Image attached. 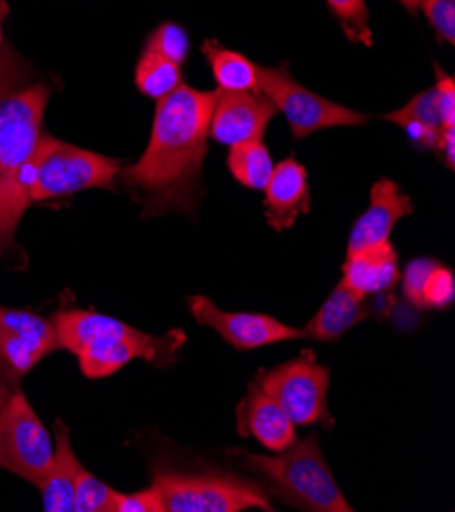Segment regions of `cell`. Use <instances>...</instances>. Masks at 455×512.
<instances>
[{
    "label": "cell",
    "mask_w": 455,
    "mask_h": 512,
    "mask_svg": "<svg viewBox=\"0 0 455 512\" xmlns=\"http://www.w3.org/2000/svg\"><path fill=\"white\" fill-rule=\"evenodd\" d=\"M215 100L217 90L202 92L184 82L158 100L145 153L137 164L121 168L145 215L196 211Z\"/></svg>",
    "instance_id": "obj_1"
},
{
    "label": "cell",
    "mask_w": 455,
    "mask_h": 512,
    "mask_svg": "<svg viewBox=\"0 0 455 512\" xmlns=\"http://www.w3.org/2000/svg\"><path fill=\"white\" fill-rule=\"evenodd\" d=\"M49 86L13 49L0 51V247L13 245L29 209L31 162L41 137Z\"/></svg>",
    "instance_id": "obj_2"
},
{
    "label": "cell",
    "mask_w": 455,
    "mask_h": 512,
    "mask_svg": "<svg viewBox=\"0 0 455 512\" xmlns=\"http://www.w3.org/2000/svg\"><path fill=\"white\" fill-rule=\"evenodd\" d=\"M52 321L60 349L78 357L82 374L90 380L109 378L137 357L151 364H170L178 345L92 311H60Z\"/></svg>",
    "instance_id": "obj_3"
},
{
    "label": "cell",
    "mask_w": 455,
    "mask_h": 512,
    "mask_svg": "<svg viewBox=\"0 0 455 512\" xmlns=\"http://www.w3.org/2000/svg\"><path fill=\"white\" fill-rule=\"evenodd\" d=\"M245 470L264 478L270 490L286 504L313 512H351V504L341 494L317 435L294 441L276 457L239 453Z\"/></svg>",
    "instance_id": "obj_4"
},
{
    "label": "cell",
    "mask_w": 455,
    "mask_h": 512,
    "mask_svg": "<svg viewBox=\"0 0 455 512\" xmlns=\"http://www.w3.org/2000/svg\"><path fill=\"white\" fill-rule=\"evenodd\" d=\"M121 160L80 149L52 135H41L31 162V202L72 196L88 188H115Z\"/></svg>",
    "instance_id": "obj_5"
},
{
    "label": "cell",
    "mask_w": 455,
    "mask_h": 512,
    "mask_svg": "<svg viewBox=\"0 0 455 512\" xmlns=\"http://www.w3.org/2000/svg\"><path fill=\"white\" fill-rule=\"evenodd\" d=\"M158 488L166 512H241L258 508L272 512L266 492L254 482L227 474H184L156 470Z\"/></svg>",
    "instance_id": "obj_6"
},
{
    "label": "cell",
    "mask_w": 455,
    "mask_h": 512,
    "mask_svg": "<svg viewBox=\"0 0 455 512\" xmlns=\"http://www.w3.org/2000/svg\"><path fill=\"white\" fill-rule=\"evenodd\" d=\"M286 413L294 427H307L315 423L333 425L329 413V368L317 362V353L305 349L294 360L258 372L254 380Z\"/></svg>",
    "instance_id": "obj_7"
},
{
    "label": "cell",
    "mask_w": 455,
    "mask_h": 512,
    "mask_svg": "<svg viewBox=\"0 0 455 512\" xmlns=\"http://www.w3.org/2000/svg\"><path fill=\"white\" fill-rule=\"evenodd\" d=\"M54 462V441L21 390L0 406V468L41 486Z\"/></svg>",
    "instance_id": "obj_8"
},
{
    "label": "cell",
    "mask_w": 455,
    "mask_h": 512,
    "mask_svg": "<svg viewBox=\"0 0 455 512\" xmlns=\"http://www.w3.org/2000/svg\"><path fill=\"white\" fill-rule=\"evenodd\" d=\"M258 88L286 117L294 139H305L329 127H351L368 121L366 115L337 105V102L298 84L286 66H258Z\"/></svg>",
    "instance_id": "obj_9"
},
{
    "label": "cell",
    "mask_w": 455,
    "mask_h": 512,
    "mask_svg": "<svg viewBox=\"0 0 455 512\" xmlns=\"http://www.w3.org/2000/svg\"><path fill=\"white\" fill-rule=\"evenodd\" d=\"M60 349L54 321L29 311L0 306V380L11 388L43 360Z\"/></svg>",
    "instance_id": "obj_10"
},
{
    "label": "cell",
    "mask_w": 455,
    "mask_h": 512,
    "mask_svg": "<svg viewBox=\"0 0 455 512\" xmlns=\"http://www.w3.org/2000/svg\"><path fill=\"white\" fill-rule=\"evenodd\" d=\"M192 317L205 327L215 329L229 345L239 351L258 349L278 341L302 339L307 333L284 325L268 315L258 313H227L221 311L207 296H192L188 300Z\"/></svg>",
    "instance_id": "obj_11"
},
{
    "label": "cell",
    "mask_w": 455,
    "mask_h": 512,
    "mask_svg": "<svg viewBox=\"0 0 455 512\" xmlns=\"http://www.w3.org/2000/svg\"><path fill=\"white\" fill-rule=\"evenodd\" d=\"M276 105L264 92H221L211 113L209 137L233 147L264 139L268 123L276 115Z\"/></svg>",
    "instance_id": "obj_12"
},
{
    "label": "cell",
    "mask_w": 455,
    "mask_h": 512,
    "mask_svg": "<svg viewBox=\"0 0 455 512\" xmlns=\"http://www.w3.org/2000/svg\"><path fill=\"white\" fill-rule=\"evenodd\" d=\"M266 219L268 225L282 233L290 229L300 215L311 211V188L305 166L298 160L288 158L274 164V172L266 184Z\"/></svg>",
    "instance_id": "obj_13"
},
{
    "label": "cell",
    "mask_w": 455,
    "mask_h": 512,
    "mask_svg": "<svg viewBox=\"0 0 455 512\" xmlns=\"http://www.w3.org/2000/svg\"><path fill=\"white\" fill-rule=\"evenodd\" d=\"M415 207L407 194H402L400 188L392 180H378L370 194L368 211L356 221L347 241V253L358 251L370 245H378L388 241L390 231L402 219L413 215Z\"/></svg>",
    "instance_id": "obj_14"
},
{
    "label": "cell",
    "mask_w": 455,
    "mask_h": 512,
    "mask_svg": "<svg viewBox=\"0 0 455 512\" xmlns=\"http://www.w3.org/2000/svg\"><path fill=\"white\" fill-rule=\"evenodd\" d=\"M239 433L258 439L270 451H284L296 441V427L286 417L274 398H270L256 382L247 388V396L237 411Z\"/></svg>",
    "instance_id": "obj_15"
},
{
    "label": "cell",
    "mask_w": 455,
    "mask_h": 512,
    "mask_svg": "<svg viewBox=\"0 0 455 512\" xmlns=\"http://www.w3.org/2000/svg\"><path fill=\"white\" fill-rule=\"evenodd\" d=\"M398 280V251L390 241L347 253L341 284L358 298L390 292Z\"/></svg>",
    "instance_id": "obj_16"
},
{
    "label": "cell",
    "mask_w": 455,
    "mask_h": 512,
    "mask_svg": "<svg viewBox=\"0 0 455 512\" xmlns=\"http://www.w3.org/2000/svg\"><path fill=\"white\" fill-rule=\"evenodd\" d=\"M82 464L72 449L70 429L58 419L56 421V439H54V462L49 466L45 480L41 482L43 510L47 512H72L74 506V488Z\"/></svg>",
    "instance_id": "obj_17"
},
{
    "label": "cell",
    "mask_w": 455,
    "mask_h": 512,
    "mask_svg": "<svg viewBox=\"0 0 455 512\" xmlns=\"http://www.w3.org/2000/svg\"><path fill=\"white\" fill-rule=\"evenodd\" d=\"M368 317L370 309L364 304V298H358L339 282L307 325L305 333L319 341H333Z\"/></svg>",
    "instance_id": "obj_18"
},
{
    "label": "cell",
    "mask_w": 455,
    "mask_h": 512,
    "mask_svg": "<svg viewBox=\"0 0 455 512\" xmlns=\"http://www.w3.org/2000/svg\"><path fill=\"white\" fill-rule=\"evenodd\" d=\"M213 76L221 92H258V66L249 62L237 51L221 47L217 41H205L202 45Z\"/></svg>",
    "instance_id": "obj_19"
},
{
    "label": "cell",
    "mask_w": 455,
    "mask_h": 512,
    "mask_svg": "<svg viewBox=\"0 0 455 512\" xmlns=\"http://www.w3.org/2000/svg\"><path fill=\"white\" fill-rule=\"evenodd\" d=\"M227 166L233 178L251 190H264L274 172V162L264 139L233 145L229 149Z\"/></svg>",
    "instance_id": "obj_20"
},
{
    "label": "cell",
    "mask_w": 455,
    "mask_h": 512,
    "mask_svg": "<svg viewBox=\"0 0 455 512\" xmlns=\"http://www.w3.org/2000/svg\"><path fill=\"white\" fill-rule=\"evenodd\" d=\"M180 68L182 66L162 56L147 54V51H143V56L137 62V70H135V84L145 96L162 100L184 82Z\"/></svg>",
    "instance_id": "obj_21"
},
{
    "label": "cell",
    "mask_w": 455,
    "mask_h": 512,
    "mask_svg": "<svg viewBox=\"0 0 455 512\" xmlns=\"http://www.w3.org/2000/svg\"><path fill=\"white\" fill-rule=\"evenodd\" d=\"M117 510V490L100 482L88 470H80L74 488L72 512H115Z\"/></svg>",
    "instance_id": "obj_22"
},
{
    "label": "cell",
    "mask_w": 455,
    "mask_h": 512,
    "mask_svg": "<svg viewBox=\"0 0 455 512\" xmlns=\"http://www.w3.org/2000/svg\"><path fill=\"white\" fill-rule=\"evenodd\" d=\"M384 119L390 121V123H396L400 127L407 125V123H417V125H423V127L433 129V131H443L435 88L423 90L421 94L413 96L402 109L384 115Z\"/></svg>",
    "instance_id": "obj_23"
},
{
    "label": "cell",
    "mask_w": 455,
    "mask_h": 512,
    "mask_svg": "<svg viewBox=\"0 0 455 512\" xmlns=\"http://www.w3.org/2000/svg\"><path fill=\"white\" fill-rule=\"evenodd\" d=\"M143 51H147V54L162 56L178 66H184V62L188 60L190 41L182 27L174 23H164L149 35Z\"/></svg>",
    "instance_id": "obj_24"
},
{
    "label": "cell",
    "mask_w": 455,
    "mask_h": 512,
    "mask_svg": "<svg viewBox=\"0 0 455 512\" xmlns=\"http://www.w3.org/2000/svg\"><path fill=\"white\" fill-rule=\"evenodd\" d=\"M327 5L351 41L372 45L370 15L364 0H327Z\"/></svg>",
    "instance_id": "obj_25"
},
{
    "label": "cell",
    "mask_w": 455,
    "mask_h": 512,
    "mask_svg": "<svg viewBox=\"0 0 455 512\" xmlns=\"http://www.w3.org/2000/svg\"><path fill=\"white\" fill-rule=\"evenodd\" d=\"M453 298H455L453 272L437 262L423 288V309H433V311L449 309L453 304Z\"/></svg>",
    "instance_id": "obj_26"
},
{
    "label": "cell",
    "mask_w": 455,
    "mask_h": 512,
    "mask_svg": "<svg viewBox=\"0 0 455 512\" xmlns=\"http://www.w3.org/2000/svg\"><path fill=\"white\" fill-rule=\"evenodd\" d=\"M419 9L427 15L439 41L455 43V0H419Z\"/></svg>",
    "instance_id": "obj_27"
},
{
    "label": "cell",
    "mask_w": 455,
    "mask_h": 512,
    "mask_svg": "<svg viewBox=\"0 0 455 512\" xmlns=\"http://www.w3.org/2000/svg\"><path fill=\"white\" fill-rule=\"evenodd\" d=\"M435 260L431 258H417L413 262H409L407 270H404L402 274V292H404V298H407L413 306H417V309H423V288H425V282L431 274V270L435 268Z\"/></svg>",
    "instance_id": "obj_28"
},
{
    "label": "cell",
    "mask_w": 455,
    "mask_h": 512,
    "mask_svg": "<svg viewBox=\"0 0 455 512\" xmlns=\"http://www.w3.org/2000/svg\"><path fill=\"white\" fill-rule=\"evenodd\" d=\"M115 512H166L164 500L158 492V488L151 484L145 490L125 494L117 492V510Z\"/></svg>",
    "instance_id": "obj_29"
},
{
    "label": "cell",
    "mask_w": 455,
    "mask_h": 512,
    "mask_svg": "<svg viewBox=\"0 0 455 512\" xmlns=\"http://www.w3.org/2000/svg\"><path fill=\"white\" fill-rule=\"evenodd\" d=\"M435 76H437V84L433 88L437 94L441 125H443V129H455V84H453V78L447 76L439 66H435Z\"/></svg>",
    "instance_id": "obj_30"
},
{
    "label": "cell",
    "mask_w": 455,
    "mask_h": 512,
    "mask_svg": "<svg viewBox=\"0 0 455 512\" xmlns=\"http://www.w3.org/2000/svg\"><path fill=\"white\" fill-rule=\"evenodd\" d=\"M435 151L441 153V158H445V164L449 170L455 166V129H443L441 137L437 141Z\"/></svg>",
    "instance_id": "obj_31"
},
{
    "label": "cell",
    "mask_w": 455,
    "mask_h": 512,
    "mask_svg": "<svg viewBox=\"0 0 455 512\" xmlns=\"http://www.w3.org/2000/svg\"><path fill=\"white\" fill-rule=\"evenodd\" d=\"M11 392H13V388H11L5 380H0V406H3V404L7 402V398L11 396Z\"/></svg>",
    "instance_id": "obj_32"
},
{
    "label": "cell",
    "mask_w": 455,
    "mask_h": 512,
    "mask_svg": "<svg viewBox=\"0 0 455 512\" xmlns=\"http://www.w3.org/2000/svg\"><path fill=\"white\" fill-rule=\"evenodd\" d=\"M400 3L404 5V9H407L411 15H415L419 11V0H400Z\"/></svg>",
    "instance_id": "obj_33"
},
{
    "label": "cell",
    "mask_w": 455,
    "mask_h": 512,
    "mask_svg": "<svg viewBox=\"0 0 455 512\" xmlns=\"http://www.w3.org/2000/svg\"><path fill=\"white\" fill-rule=\"evenodd\" d=\"M3 11H5V3L0 0V49L5 45V35H3Z\"/></svg>",
    "instance_id": "obj_34"
}]
</instances>
